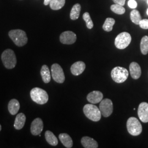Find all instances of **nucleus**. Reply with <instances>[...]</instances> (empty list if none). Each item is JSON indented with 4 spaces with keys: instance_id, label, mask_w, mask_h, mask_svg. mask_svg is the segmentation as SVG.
Instances as JSON below:
<instances>
[{
    "instance_id": "nucleus-1",
    "label": "nucleus",
    "mask_w": 148,
    "mask_h": 148,
    "mask_svg": "<svg viewBox=\"0 0 148 148\" xmlns=\"http://www.w3.org/2000/svg\"><path fill=\"white\" fill-rule=\"evenodd\" d=\"M8 35L13 42L18 47H23L27 42V37L26 32L21 30H12L8 32Z\"/></svg>"
},
{
    "instance_id": "nucleus-2",
    "label": "nucleus",
    "mask_w": 148,
    "mask_h": 148,
    "mask_svg": "<svg viewBox=\"0 0 148 148\" xmlns=\"http://www.w3.org/2000/svg\"><path fill=\"white\" fill-rule=\"evenodd\" d=\"M1 59L7 69H13L16 64V58L14 52L11 49H7L1 55Z\"/></svg>"
},
{
    "instance_id": "nucleus-3",
    "label": "nucleus",
    "mask_w": 148,
    "mask_h": 148,
    "mask_svg": "<svg viewBox=\"0 0 148 148\" xmlns=\"http://www.w3.org/2000/svg\"><path fill=\"white\" fill-rule=\"evenodd\" d=\"M30 97L32 100L37 104L43 105L48 101V95L47 92L38 87H35L30 91Z\"/></svg>"
},
{
    "instance_id": "nucleus-4",
    "label": "nucleus",
    "mask_w": 148,
    "mask_h": 148,
    "mask_svg": "<svg viewBox=\"0 0 148 148\" xmlns=\"http://www.w3.org/2000/svg\"><path fill=\"white\" fill-rule=\"evenodd\" d=\"M84 112L86 116L93 121H99L101 120V114L99 108L93 104H88L84 107Z\"/></svg>"
},
{
    "instance_id": "nucleus-5",
    "label": "nucleus",
    "mask_w": 148,
    "mask_h": 148,
    "mask_svg": "<svg viewBox=\"0 0 148 148\" xmlns=\"http://www.w3.org/2000/svg\"><path fill=\"white\" fill-rule=\"evenodd\" d=\"M127 128L128 133L133 136H137L142 132L141 123L134 117H131L127 120Z\"/></svg>"
},
{
    "instance_id": "nucleus-6",
    "label": "nucleus",
    "mask_w": 148,
    "mask_h": 148,
    "mask_svg": "<svg viewBox=\"0 0 148 148\" xmlns=\"http://www.w3.org/2000/svg\"><path fill=\"white\" fill-rule=\"evenodd\" d=\"M111 77L116 83H123L128 79V71L127 69L123 67L117 66L112 70Z\"/></svg>"
},
{
    "instance_id": "nucleus-7",
    "label": "nucleus",
    "mask_w": 148,
    "mask_h": 148,
    "mask_svg": "<svg viewBox=\"0 0 148 148\" xmlns=\"http://www.w3.org/2000/svg\"><path fill=\"white\" fill-rule=\"evenodd\" d=\"M131 40V36L129 33L123 32L117 36L115 40V45L117 48L123 49L129 46Z\"/></svg>"
},
{
    "instance_id": "nucleus-8",
    "label": "nucleus",
    "mask_w": 148,
    "mask_h": 148,
    "mask_svg": "<svg viewBox=\"0 0 148 148\" xmlns=\"http://www.w3.org/2000/svg\"><path fill=\"white\" fill-rule=\"evenodd\" d=\"M51 73L53 79L57 83L62 84L65 79L63 70L58 64H53L51 66Z\"/></svg>"
},
{
    "instance_id": "nucleus-9",
    "label": "nucleus",
    "mask_w": 148,
    "mask_h": 148,
    "mask_svg": "<svg viewBox=\"0 0 148 148\" xmlns=\"http://www.w3.org/2000/svg\"><path fill=\"white\" fill-rule=\"evenodd\" d=\"M99 109L101 115L105 117L110 116L113 111V104L112 101L106 98L101 101L99 104Z\"/></svg>"
},
{
    "instance_id": "nucleus-10",
    "label": "nucleus",
    "mask_w": 148,
    "mask_h": 148,
    "mask_svg": "<svg viewBox=\"0 0 148 148\" xmlns=\"http://www.w3.org/2000/svg\"><path fill=\"white\" fill-rule=\"evenodd\" d=\"M76 35L71 31L64 32L60 36V41L65 45H71L76 42Z\"/></svg>"
},
{
    "instance_id": "nucleus-11",
    "label": "nucleus",
    "mask_w": 148,
    "mask_h": 148,
    "mask_svg": "<svg viewBox=\"0 0 148 148\" xmlns=\"http://www.w3.org/2000/svg\"><path fill=\"white\" fill-rule=\"evenodd\" d=\"M138 115L139 119L144 122H148V103L146 102L141 103L138 109Z\"/></svg>"
},
{
    "instance_id": "nucleus-12",
    "label": "nucleus",
    "mask_w": 148,
    "mask_h": 148,
    "mask_svg": "<svg viewBox=\"0 0 148 148\" xmlns=\"http://www.w3.org/2000/svg\"><path fill=\"white\" fill-rule=\"evenodd\" d=\"M43 129V123L40 118H36L32 122L31 125V133L34 136L39 135Z\"/></svg>"
},
{
    "instance_id": "nucleus-13",
    "label": "nucleus",
    "mask_w": 148,
    "mask_h": 148,
    "mask_svg": "<svg viewBox=\"0 0 148 148\" xmlns=\"http://www.w3.org/2000/svg\"><path fill=\"white\" fill-rule=\"evenodd\" d=\"M103 93L98 90H94L87 96V99L91 104H97L103 100Z\"/></svg>"
},
{
    "instance_id": "nucleus-14",
    "label": "nucleus",
    "mask_w": 148,
    "mask_h": 148,
    "mask_svg": "<svg viewBox=\"0 0 148 148\" xmlns=\"http://www.w3.org/2000/svg\"><path fill=\"white\" fill-rule=\"evenodd\" d=\"M86 68L85 63L82 61H79L74 63L71 66V72L75 76H78L82 74Z\"/></svg>"
},
{
    "instance_id": "nucleus-15",
    "label": "nucleus",
    "mask_w": 148,
    "mask_h": 148,
    "mask_svg": "<svg viewBox=\"0 0 148 148\" xmlns=\"http://www.w3.org/2000/svg\"><path fill=\"white\" fill-rule=\"evenodd\" d=\"M130 72L133 79H138L142 74L141 68L136 62H132L130 65Z\"/></svg>"
},
{
    "instance_id": "nucleus-16",
    "label": "nucleus",
    "mask_w": 148,
    "mask_h": 148,
    "mask_svg": "<svg viewBox=\"0 0 148 148\" xmlns=\"http://www.w3.org/2000/svg\"><path fill=\"white\" fill-rule=\"evenodd\" d=\"M82 146L85 148H97L98 144L94 139L89 137H84L81 140Z\"/></svg>"
},
{
    "instance_id": "nucleus-17",
    "label": "nucleus",
    "mask_w": 148,
    "mask_h": 148,
    "mask_svg": "<svg viewBox=\"0 0 148 148\" xmlns=\"http://www.w3.org/2000/svg\"><path fill=\"white\" fill-rule=\"evenodd\" d=\"M26 121V116L23 113L18 114L16 117L14 123V127L17 130H21L25 125Z\"/></svg>"
},
{
    "instance_id": "nucleus-18",
    "label": "nucleus",
    "mask_w": 148,
    "mask_h": 148,
    "mask_svg": "<svg viewBox=\"0 0 148 148\" xmlns=\"http://www.w3.org/2000/svg\"><path fill=\"white\" fill-rule=\"evenodd\" d=\"M20 109V104L18 100L16 99H11L8 103V109L10 113L12 115H16Z\"/></svg>"
},
{
    "instance_id": "nucleus-19",
    "label": "nucleus",
    "mask_w": 148,
    "mask_h": 148,
    "mask_svg": "<svg viewBox=\"0 0 148 148\" xmlns=\"http://www.w3.org/2000/svg\"><path fill=\"white\" fill-rule=\"evenodd\" d=\"M59 138L60 142L66 148H72L73 145V142L69 134L66 133H61L59 135Z\"/></svg>"
},
{
    "instance_id": "nucleus-20",
    "label": "nucleus",
    "mask_w": 148,
    "mask_h": 148,
    "mask_svg": "<svg viewBox=\"0 0 148 148\" xmlns=\"http://www.w3.org/2000/svg\"><path fill=\"white\" fill-rule=\"evenodd\" d=\"M41 75L43 81L45 84H48L51 81V76L49 69L46 65H43L41 69Z\"/></svg>"
},
{
    "instance_id": "nucleus-21",
    "label": "nucleus",
    "mask_w": 148,
    "mask_h": 148,
    "mask_svg": "<svg viewBox=\"0 0 148 148\" xmlns=\"http://www.w3.org/2000/svg\"><path fill=\"white\" fill-rule=\"evenodd\" d=\"M45 138L48 143L52 146H56L58 144V139L56 136L50 131H47L45 132Z\"/></svg>"
},
{
    "instance_id": "nucleus-22",
    "label": "nucleus",
    "mask_w": 148,
    "mask_h": 148,
    "mask_svg": "<svg viewBox=\"0 0 148 148\" xmlns=\"http://www.w3.org/2000/svg\"><path fill=\"white\" fill-rule=\"evenodd\" d=\"M81 9V7L79 3H76L74 5L71 10L70 14V16L71 20L75 21L79 18Z\"/></svg>"
},
{
    "instance_id": "nucleus-23",
    "label": "nucleus",
    "mask_w": 148,
    "mask_h": 148,
    "mask_svg": "<svg viewBox=\"0 0 148 148\" xmlns=\"http://www.w3.org/2000/svg\"><path fill=\"white\" fill-rule=\"evenodd\" d=\"M65 3V0H52L49 3V6L52 10L57 11L62 8Z\"/></svg>"
},
{
    "instance_id": "nucleus-24",
    "label": "nucleus",
    "mask_w": 148,
    "mask_h": 148,
    "mask_svg": "<svg viewBox=\"0 0 148 148\" xmlns=\"http://www.w3.org/2000/svg\"><path fill=\"white\" fill-rule=\"evenodd\" d=\"M115 21L113 18H106V21L103 25V30L106 32H111L112 30L113 26L115 24Z\"/></svg>"
},
{
    "instance_id": "nucleus-25",
    "label": "nucleus",
    "mask_w": 148,
    "mask_h": 148,
    "mask_svg": "<svg viewBox=\"0 0 148 148\" xmlns=\"http://www.w3.org/2000/svg\"><path fill=\"white\" fill-rule=\"evenodd\" d=\"M130 18L131 20L133 23L135 24L139 25V22L142 20L141 16L140 14V13L137 10H133L130 14Z\"/></svg>"
},
{
    "instance_id": "nucleus-26",
    "label": "nucleus",
    "mask_w": 148,
    "mask_h": 148,
    "mask_svg": "<svg viewBox=\"0 0 148 148\" xmlns=\"http://www.w3.org/2000/svg\"><path fill=\"white\" fill-rule=\"evenodd\" d=\"M140 51L144 55L148 53V36H145L142 38L140 41Z\"/></svg>"
},
{
    "instance_id": "nucleus-27",
    "label": "nucleus",
    "mask_w": 148,
    "mask_h": 148,
    "mask_svg": "<svg viewBox=\"0 0 148 148\" xmlns=\"http://www.w3.org/2000/svg\"><path fill=\"white\" fill-rule=\"evenodd\" d=\"M111 11L113 12H114L115 13L117 14H120L121 15L125 13V8L123 7V5H119L115 3L114 5H111L110 7Z\"/></svg>"
},
{
    "instance_id": "nucleus-28",
    "label": "nucleus",
    "mask_w": 148,
    "mask_h": 148,
    "mask_svg": "<svg viewBox=\"0 0 148 148\" xmlns=\"http://www.w3.org/2000/svg\"><path fill=\"white\" fill-rule=\"evenodd\" d=\"M83 19L86 21V26L88 29H91L93 27V23L91 19V18L90 16V14L88 12H85L83 14Z\"/></svg>"
},
{
    "instance_id": "nucleus-29",
    "label": "nucleus",
    "mask_w": 148,
    "mask_h": 148,
    "mask_svg": "<svg viewBox=\"0 0 148 148\" xmlns=\"http://www.w3.org/2000/svg\"><path fill=\"white\" fill-rule=\"evenodd\" d=\"M139 26L143 29H148V19L141 20L139 24Z\"/></svg>"
},
{
    "instance_id": "nucleus-30",
    "label": "nucleus",
    "mask_w": 148,
    "mask_h": 148,
    "mask_svg": "<svg viewBox=\"0 0 148 148\" xmlns=\"http://www.w3.org/2000/svg\"><path fill=\"white\" fill-rule=\"evenodd\" d=\"M128 5L130 8L134 9L137 7V3L135 0H129L128 2Z\"/></svg>"
},
{
    "instance_id": "nucleus-31",
    "label": "nucleus",
    "mask_w": 148,
    "mask_h": 148,
    "mask_svg": "<svg viewBox=\"0 0 148 148\" xmlns=\"http://www.w3.org/2000/svg\"><path fill=\"white\" fill-rule=\"evenodd\" d=\"M112 1L115 3L121 5H125V2H126V0H112Z\"/></svg>"
},
{
    "instance_id": "nucleus-32",
    "label": "nucleus",
    "mask_w": 148,
    "mask_h": 148,
    "mask_svg": "<svg viewBox=\"0 0 148 148\" xmlns=\"http://www.w3.org/2000/svg\"><path fill=\"white\" fill-rule=\"evenodd\" d=\"M52 1V0H44L43 3H44V5H49L50 2H51Z\"/></svg>"
},
{
    "instance_id": "nucleus-33",
    "label": "nucleus",
    "mask_w": 148,
    "mask_h": 148,
    "mask_svg": "<svg viewBox=\"0 0 148 148\" xmlns=\"http://www.w3.org/2000/svg\"><path fill=\"white\" fill-rule=\"evenodd\" d=\"M1 129H2V127H1V125H0V131H1Z\"/></svg>"
},
{
    "instance_id": "nucleus-34",
    "label": "nucleus",
    "mask_w": 148,
    "mask_h": 148,
    "mask_svg": "<svg viewBox=\"0 0 148 148\" xmlns=\"http://www.w3.org/2000/svg\"><path fill=\"white\" fill-rule=\"evenodd\" d=\"M147 14L148 15V10H147Z\"/></svg>"
},
{
    "instance_id": "nucleus-35",
    "label": "nucleus",
    "mask_w": 148,
    "mask_h": 148,
    "mask_svg": "<svg viewBox=\"0 0 148 148\" xmlns=\"http://www.w3.org/2000/svg\"></svg>"
}]
</instances>
